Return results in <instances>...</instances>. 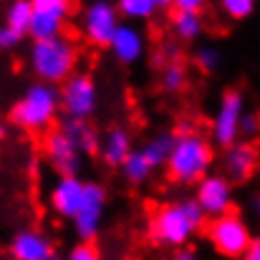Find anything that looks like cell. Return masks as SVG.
I'll list each match as a JSON object with an SVG mask.
<instances>
[{
	"label": "cell",
	"mask_w": 260,
	"mask_h": 260,
	"mask_svg": "<svg viewBox=\"0 0 260 260\" xmlns=\"http://www.w3.org/2000/svg\"><path fill=\"white\" fill-rule=\"evenodd\" d=\"M215 162L212 144L200 134H179L174 137L172 152L167 157V172L179 184H197L202 177L210 174V167Z\"/></svg>",
	"instance_id": "6da1fadb"
},
{
	"label": "cell",
	"mask_w": 260,
	"mask_h": 260,
	"mask_svg": "<svg viewBox=\"0 0 260 260\" xmlns=\"http://www.w3.org/2000/svg\"><path fill=\"white\" fill-rule=\"evenodd\" d=\"M76 61H79L76 46L63 36H56L48 41H33L30 53H28L30 71L41 79V84H48V86L63 84L69 76H74Z\"/></svg>",
	"instance_id": "7a4b0ae2"
},
{
	"label": "cell",
	"mask_w": 260,
	"mask_h": 260,
	"mask_svg": "<svg viewBox=\"0 0 260 260\" xmlns=\"http://www.w3.org/2000/svg\"><path fill=\"white\" fill-rule=\"evenodd\" d=\"M58 88L48 84H33L10 106V124L23 132H46L58 114Z\"/></svg>",
	"instance_id": "3957f363"
},
{
	"label": "cell",
	"mask_w": 260,
	"mask_h": 260,
	"mask_svg": "<svg viewBox=\"0 0 260 260\" xmlns=\"http://www.w3.org/2000/svg\"><path fill=\"white\" fill-rule=\"evenodd\" d=\"M207 240H210V245L222 258L235 260V258H243V253L248 250V245L253 240V233H250V225H248L245 217H240L235 212H228L222 217L210 220Z\"/></svg>",
	"instance_id": "277c9868"
},
{
	"label": "cell",
	"mask_w": 260,
	"mask_h": 260,
	"mask_svg": "<svg viewBox=\"0 0 260 260\" xmlns=\"http://www.w3.org/2000/svg\"><path fill=\"white\" fill-rule=\"evenodd\" d=\"M149 233H152V240L162 248H187V240L194 235V228L184 217L179 202H170L154 212Z\"/></svg>",
	"instance_id": "5b68a950"
},
{
	"label": "cell",
	"mask_w": 260,
	"mask_h": 260,
	"mask_svg": "<svg viewBox=\"0 0 260 260\" xmlns=\"http://www.w3.org/2000/svg\"><path fill=\"white\" fill-rule=\"evenodd\" d=\"M245 114V96L238 91V88H230L222 93V101L215 111V119H212V126H210V137L212 142L210 144H217V147H230L240 139V116Z\"/></svg>",
	"instance_id": "8992f818"
},
{
	"label": "cell",
	"mask_w": 260,
	"mask_h": 260,
	"mask_svg": "<svg viewBox=\"0 0 260 260\" xmlns=\"http://www.w3.org/2000/svg\"><path fill=\"white\" fill-rule=\"evenodd\" d=\"M58 104L66 109V116L69 119L88 121V116L99 106V88L93 84V79L88 74H74V76H69L61 84Z\"/></svg>",
	"instance_id": "52a82bcc"
},
{
	"label": "cell",
	"mask_w": 260,
	"mask_h": 260,
	"mask_svg": "<svg viewBox=\"0 0 260 260\" xmlns=\"http://www.w3.org/2000/svg\"><path fill=\"white\" fill-rule=\"evenodd\" d=\"M104 207H106V187L101 182H84V197H81V207L74 215V230L81 238V243H91L99 230H101V220H104Z\"/></svg>",
	"instance_id": "ba28073f"
},
{
	"label": "cell",
	"mask_w": 260,
	"mask_h": 260,
	"mask_svg": "<svg viewBox=\"0 0 260 260\" xmlns=\"http://www.w3.org/2000/svg\"><path fill=\"white\" fill-rule=\"evenodd\" d=\"M119 28V13L109 0H91L81 15V30L96 48H106L114 30Z\"/></svg>",
	"instance_id": "9c48e42d"
},
{
	"label": "cell",
	"mask_w": 260,
	"mask_h": 260,
	"mask_svg": "<svg viewBox=\"0 0 260 260\" xmlns=\"http://www.w3.org/2000/svg\"><path fill=\"white\" fill-rule=\"evenodd\" d=\"M194 202L205 212V217H222L233 212V182H228L222 174H207L194 184Z\"/></svg>",
	"instance_id": "30bf717a"
},
{
	"label": "cell",
	"mask_w": 260,
	"mask_h": 260,
	"mask_svg": "<svg viewBox=\"0 0 260 260\" xmlns=\"http://www.w3.org/2000/svg\"><path fill=\"white\" fill-rule=\"evenodd\" d=\"M106 48L111 51V56L119 63L132 66V63H139L144 58V53H147V38H144V33L134 23H126L124 20L114 30V36H111V41H109Z\"/></svg>",
	"instance_id": "8fae6325"
},
{
	"label": "cell",
	"mask_w": 260,
	"mask_h": 260,
	"mask_svg": "<svg viewBox=\"0 0 260 260\" xmlns=\"http://www.w3.org/2000/svg\"><path fill=\"white\" fill-rule=\"evenodd\" d=\"M8 250H10L13 260H56V248H53L51 238L33 228L15 233Z\"/></svg>",
	"instance_id": "7c38bea8"
},
{
	"label": "cell",
	"mask_w": 260,
	"mask_h": 260,
	"mask_svg": "<svg viewBox=\"0 0 260 260\" xmlns=\"http://www.w3.org/2000/svg\"><path fill=\"white\" fill-rule=\"evenodd\" d=\"M46 157L48 162L61 172V177H76L79 167H81V152L76 149V144L58 129V132H51L46 137Z\"/></svg>",
	"instance_id": "4fadbf2b"
},
{
	"label": "cell",
	"mask_w": 260,
	"mask_h": 260,
	"mask_svg": "<svg viewBox=\"0 0 260 260\" xmlns=\"http://www.w3.org/2000/svg\"><path fill=\"white\" fill-rule=\"evenodd\" d=\"M258 167V149L250 142H235L225 149L222 157V170L228 182H248Z\"/></svg>",
	"instance_id": "5bb4252c"
},
{
	"label": "cell",
	"mask_w": 260,
	"mask_h": 260,
	"mask_svg": "<svg viewBox=\"0 0 260 260\" xmlns=\"http://www.w3.org/2000/svg\"><path fill=\"white\" fill-rule=\"evenodd\" d=\"M81 197H84V179L79 177H61L51 192H48V207L63 217V220H74V215L81 207Z\"/></svg>",
	"instance_id": "9a60e30c"
},
{
	"label": "cell",
	"mask_w": 260,
	"mask_h": 260,
	"mask_svg": "<svg viewBox=\"0 0 260 260\" xmlns=\"http://www.w3.org/2000/svg\"><path fill=\"white\" fill-rule=\"evenodd\" d=\"M99 152H101V159L109 165V167H121V162L129 157L132 152V137L124 126H114L106 132V137L99 142Z\"/></svg>",
	"instance_id": "2e32d148"
},
{
	"label": "cell",
	"mask_w": 260,
	"mask_h": 260,
	"mask_svg": "<svg viewBox=\"0 0 260 260\" xmlns=\"http://www.w3.org/2000/svg\"><path fill=\"white\" fill-rule=\"evenodd\" d=\"M61 132L76 144V149L79 152H86V154H93V152H99V137H96V132H93V126L88 124V121H81V119H63V126H61Z\"/></svg>",
	"instance_id": "e0dca14e"
},
{
	"label": "cell",
	"mask_w": 260,
	"mask_h": 260,
	"mask_svg": "<svg viewBox=\"0 0 260 260\" xmlns=\"http://www.w3.org/2000/svg\"><path fill=\"white\" fill-rule=\"evenodd\" d=\"M172 30L179 41H197L205 33V18L200 13H187V10H177L172 15Z\"/></svg>",
	"instance_id": "ac0fdd59"
},
{
	"label": "cell",
	"mask_w": 260,
	"mask_h": 260,
	"mask_svg": "<svg viewBox=\"0 0 260 260\" xmlns=\"http://www.w3.org/2000/svg\"><path fill=\"white\" fill-rule=\"evenodd\" d=\"M174 137L172 132H162V134H157V137H152L142 149H139V154L147 159V165L154 170V167H162L165 162H167V157H170V152H172V144H174Z\"/></svg>",
	"instance_id": "d6986e66"
},
{
	"label": "cell",
	"mask_w": 260,
	"mask_h": 260,
	"mask_svg": "<svg viewBox=\"0 0 260 260\" xmlns=\"http://www.w3.org/2000/svg\"><path fill=\"white\" fill-rule=\"evenodd\" d=\"M61 30H63V20L33 10L30 23H28V36H30L33 41H48V38H56V36H61Z\"/></svg>",
	"instance_id": "ffe728a7"
},
{
	"label": "cell",
	"mask_w": 260,
	"mask_h": 260,
	"mask_svg": "<svg viewBox=\"0 0 260 260\" xmlns=\"http://www.w3.org/2000/svg\"><path fill=\"white\" fill-rule=\"evenodd\" d=\"M30 15H33V8L28 0H13L10 8L5 10V28L13 30L18 38L28 33V23H30Z\"/></svg>",
	"instance_id": "44dd1931"
},
{
	"label": "cell",
	"mask_w": 260,
	"mask_h": 260,
	"mask_svg": "<svg viewBox=\"0 0 260 260\" xmlns=\"http://www.w3.org/2000/svg\"><path fill=\"white\" fill-rule=\"evenodd\" d=\"M116 13L126 18V23H139V20H149L157 13L154 0H116L114 3Z\"/></svg>",
	"instance_id": "7402d4cb"
},
{
	"label": "cell",
	"mask_w": 260,
	"mask_h": 260,
	"mask_svg": "<svg viewBox=\"0 0 260 260\" xmlns=\"http://www.w3.org/2000/svg\"><path fill=\"white\" fill-rule=\"evenodd\" d=\"M121 177L126 179V182H132V184H144L149 177H152V167L147 165V159L139 154V152H129V157L121 162Z\"/></svg>",
	"instance_id": "603a6c76"
},
{
	"label": "cell",
	"mask_w": 260,
	"mask_h": 260,
	"mask_svg": "<svg viewBox=\"0 0 260 260\" xmlns=\"http://www.w3.org/2000/svg\"><path fill=\"white\" fill-rule=\"evenodd\" d=\"M162 88L167 91V93H179V91H184L187 86V69L182 66V63H167V66H162Z\"/></svg>",
	"instance_id": "cb8c5ba5"
},
{
	"label": "cell",
	"mask_w": 260,
	"mask_h": 260,
	"mask_svg": "<svg viewBox=\"0 0 260 260\" xmlns=\"http://www.w3.org/2000/svg\"><path fill=\"white\" fill-rule=\"evenodd\" d=\"M30 8L36 13H46V15H53L58 20L66 23L69 13H71V0H28Z\"/></svg>",
	"instance_id": "d4e9b609"
},
{
	"label": "cell",
	"mask_w": 260,
	"mask_h": 260,
	"mask_svg": "<svg viewBox=\"0 0 260 260\" xmlns=\"http://www.w3.org/2000/svg\"><path fill=\"white\" fill-rule=\"evenodd\" d=\"M220 8L233 20H245L255 13V0H220Z\"/></svg>",
	"instance_id": "484cf974"
},
{
	"label": "cell",
	"mask_w": 260,
	"mask_h": 260,
	"mask_svg": "<svg viewBox=\"0 0 260 260\" xmlns=\"http://www.w3.org/2000/svg\"><path fill=\"white\" fill-rule=\"evenodd\" d=\"M220 63H222V53H220V48H215V46H202V48L197 51V66H200L205 74L217 71Z\"/></svg>",
	"instance_id": "4316f807"
},
{
	"label": "cell",
	"mask_w": 260,
	"mask_h": 260,
	"mask_svg": "<svg viewBox=\"0 0 260 260\" xmlns=\"http://www.w3.org/2000/svg\"><path fill=\"white\" fill-rule=\"evenodd\" d=\"M179 207H182L184 217L189 220V225H192L194 230H200V228L205 225V212L200 210V205L194 202V197H189V200H182V202H179Z\"/></svg>",
	"instance_id": "83f0119b"
},
{
	"label": "cell",
	"mask_w": 260,
	"mask_h": 260,
	"mask_svg": "<svg viewBox=\"0 0 260 260\" xmlns=\"http://www.w3.org/2000/svg\"><path fill=\"white\" fill-rule=\"evenodd\" d=\"M66 260H104V258H101V253L91 243H79V245H74L69 250Z\"/></svg>",
	"instance_id": "f1b7e54d"
},
{
	"label": "cell",
	"mask_w": 260,
	"mask_h": 260,
	"mask_svg": "<svg viewBox=\"0 0 260 260\" xmlns=\"http://www.w3.org/2000/svg\"><path fill=\"white\" fill-rule=\"evenodd\" d=\"M258 129H260L258 114H253V111L245 109V114L240 116V137H255Z\"/></svg>",
	"instance_id": "f546056e"
},
{
	"label": "cell",
	"mask_w": 260,
	"mask_h": 260,
	"mask_svg": "<svg viewBox=\"0 0 260 260\" xmlns=\"http://www.w3.org/2000/svg\"><path fill=\"white\" fill-rule=\"evenodd\" d=\"M18 41H20V38H18L13 30H8L5 25L0 28V51H13V48L18 46Z\"/></svg>",
	"instance_id": "4dcf8cb0"
},
{
	"label": "cell",
	"mask_w": 260,
	"mask_h": 260,
	"mask_svg": "<svg viewBox=\"0 0 260 260\" xmlns=\"http://www.w3.org/2000/svg\"><path fill=\"white\" fill-rule=\"evenodd\" d=\"M207 0H172V5L177 10H187V13H200L205 8Z\"/></svg>",
	"instance_id": "1f68e13d"
},
{
	"label": "cell",
	"mask_w": 260,
	"mask_h": 260,
	"mask_svg": "<svg viewBox=\"0 0 260 260\" xmlns=\"http://www.w3.org/2000/svg\"><path fill=\"white\" fill-rule=\"evenodd\" d=\"M240 260H260V240L258 238H253V240H250L248 250L243 253V258Z\"/></svg>",
	"instance_id": "d6a6232c"
},
{
	"label": "cell",
	"mask_w": 260,
	"mask_h": 260,
	"mask_svg": "<svg viewBox=\"0 0 260 260\" xmlns=\"http://www.w3.org/2000/svg\"><path fill=\"white\" fill-rule=\"evenodd\" d=\"M170 260H200V258H197V253H194V250H189V248H177V250H174V255Z\"/></svg>",
	"instance_id": "836d02e7"
},
{
	"label": "cell",
	"mask_w": 260,
	"mask_h": 260,
	"mask_svg": "<svg viewBox=\"0 0 260 260\" xmlns=\"http://www.w3.org/2000/svg\"><path fill=\"white\" fill-rule=\"evenodd\" d=\"M154 5H157V10H167V8H172V0H154Z\"/></svg>",
	"instance_id": "e575fe53"
},
{
	"label": "cell",
	"mask_w": 260,
	"mask_h": 260,
	"mask_svg": "<svg viewBox=\"0 0 260 260\" xmlns=\"http://www.w3.org/2000/svg\"><path fill=\"white\" fill-rule=\"evenodd\" d=\"M3 139H5V121L0 119V142H3Z\"/></svg>",
	"instance_id": "d590c367"
}]
</instances>
